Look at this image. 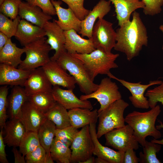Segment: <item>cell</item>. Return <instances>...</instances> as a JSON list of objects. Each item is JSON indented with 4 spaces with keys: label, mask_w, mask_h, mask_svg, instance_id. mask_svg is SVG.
Segmentation results:
<instances>
[{
    "label": "cell",
    "mask_w": 163,
    "mask_h": 163,
    "mask_svg": "<svg viewBox=\"0 0 163 163\" xmlns=\"http://www.w3.org/2000/svg\"><path fill=\"white\" fill-rule=\"evenodd\" d=\"M159 29L160 30H161L163 33V24L161 25L159 27ZM162 50H163V45L162 47Z\"/></svg>",
    "instance_id": "51"
},
{
    "label": "cell",
    "mask_w": 163,
    "mask_h": 163,
    "mask_svg": "<svg viewBox=\"0 0 163 163\" xmlns=\"http://www.w3.org/2000/svg\"><path fill=\"white\" fill-rule=\"evenodd\" d=\"M67 4L76 16L81 21L88 15L90 10L84 6V0H60Z\"/></svg>",
    "instance_id": "40"
},
{
    "label": "cell",
    "mask_w": 163,
    "mask_h": 163,
    "mask_svg": "<svg viewBox=\"0 0 163 163\" xmlns=\"http://www.w3.org/2000/svg\"><path fill=\"white\" fill-rule=\"evenodd\" d=\"M78 108L69 110V115L71 125L77 129L91 123H96L98 118L97 110Z\"/></svg>",
    "instance_id": "26"
},
{
    "label": "cell",
    "mask_w": 163,
    "mask_h": 163,
    "mask_svg": "<svg viewBox=\"0 0 163 163\" xmlns=\"http://www.w3.org/2000/svg\"><path fill=\"white\" fill-rule=\"evenodd\" d=\"M158 122L160 124L156 126V127L158 130H160L161 129H163V123L160 120H158ZM151 141L155 143L160 144L161 145H163V138L161 140H158L153 139L151 140Z\"/></svg>",
    "instance_id": "48"
},
{
    "label": "cell",
    "mask_w": 163,
    "mask_h": 163,
    "mask_svg": "<svg viewBox=\"0 0 163 163\" xmlns=\"http://www.w3.org/2000/svg\"><path fill=\"white\" fill-rule=\"evenodd\" d=\"M47 37L46 42L54 50L55 53L50 57L51 60L56 61L60 55L66 51L65 48V37L63 30L56 22L54 19L49 21L43 27Z\"/></svg>",
    "instance_id": "13"
},
{
    "label": "cell",
    "mask_w": 163,
    "mask_h": 163,
    "mask_svg": "<svg viewBox=\"0 0 163 163\" xmlns=\"http://www.w3.org/2000/svg\"><path fill=\"white\" fill-rule=\"evenodd\" d=\"M24 47L21 48L18 47L9 38L7 43L0 50V62L10 65L15 67H17L22 61L21 56L25 53Z\"/></svg>",
    "instance_id": "29"
},
{
    "label": "cell",
    "mask_w": 163,
    "mask_h": 163,
    "mask_svg": "<svg viewBox=\"0 0 163 163\" xmlns=\"http://www.w3.org/2000/svg\"><path fill=\"white\" fill-rule=\"evenodd\" d=\"M64 34L65 48L71 54L89 53L96 49L92 38L84 39L74 29L64 31Z\"/></svg>",
    "instance_id": "16"
},
{
    "label": "cell",
    "mask_w": 163,
    "mask_h": 163,
    "mask_svg": "<svg viewBox=\"0 0 163 163\" xmlns=\"http://www.w3.org/2000/svg\"><path fill=\"white\" fill-rule=\"evenodd\" d=\"M52 94L56 101L67 110L81 108L93 109L91 102L88 100H82L74 93L73 90L63 89L59 86H53Z\"/></svg>",
    "instance_id": "14"
},
{
    "label": "cell",
    "mask_w": 163,
    "mask_h": 163,
    "mask_svg": "<svg viewBox=\"0 0 163 163\" xmlns=\"http://www.w3.org/2000/svg\"><path fill=\"white\" fill-rule=\"evenodd\" d=\"M58 63L75 78L80 91L85 95L96 90L98 84L91 79L82 62L66 51L62 53L56 60Z\"/></svg>",
    "instance_id": "4"
},
{
    "label": "cell",
    "mask_w": 163,
    "mask_h": 163,
    "mask_svg": "<svg viewBox=\"0 0 163 163\" xmlns=\"http://www.w3.org/2000/svg\"><path fill=\"white\" fill-rule=\"evenodd\" d=\"M42 67L53 86H61L72 90L75 88V78L67 73L56 61L51 60Z\"/></svg>",
    "instance_id": "12"
},
{
    "label": "cell",
    "mask_w": 163,
    "mask_h": 163,
    "mask_svg": "<svg viewBox=\"0 0 163 163\" xmlns=\"http://www.w3.org/2000/svg\"><path fill=\"white\" fill-rule=\"evenodd\" d=\"M145 7L143 12L145 15L153 16L160 13L162 10L163 0H142Z\"/></svg>",
    "instance_id": "42"
},
{
    "label": "cell",
    "mask_w": 163,
    "mask_h": 163,
    "mask_svg": "<svg viewBox=\"0 0 163 163\" xmlns=\"http://www.w3.org/2000/svg\"><path fill=\"white\" fill-rule=\"evenodd\" d=\"M12 151L14 157L15 163H26L25 156L18 150L16 147H13Z\"/></svg>",
    "instance_id": "46"
},
{
    "label": "cell",
    "mask_w": 163,
    "mask_h": 163,
    "mask_svg": "<svg viewBox=\"0 0 163 163\" xmlns=\"http://www.w3.org/2000/svg\"><path fill=\"white\" fill-rule=\"evenodd\" d=\"M110 2L109 0H100L82 21L81 29L78 33L82 37L92 38V30L96 20L97 19L103 18L110 12L111 8Z\"/></svg>",
    "instance_id": "15"
},
{
    "label": "cell",
    "mask_w": 163,
    "mask_h": 163,
    "mask_svg": "<svg viewBox=\"0 0 163 163\" xmlns=\"http://www.w3.org/2000/svg\"><path fill=\"white\" fill-rule=\"evenodd\" d=\"M18 15L21 19L42 28L52 19L51 16L44 12L39 7L23 1L19 6Z\"/></svg>",
    "instance_id": "24"
},
{
    "label": "cell",
    "mask_w": 163,
    "mask_h": 163,
    "mask_svg": "<svg viewBox=\"0 0 163 163\" xmlns=\"http://www.w3.org/2000/svg\"><path fill=\"white\" fill-rule=\"evenodd\" d=\"M161 110L158 105L148 111L141 112L134 111L128 114L125 118V123L133 129L135 137L143 147L149 136L158 139L161 137V132L155 126V123Z\"/></svg>",
    "instance_id": "2"
},
{
    "label": "cell",
    "mask_w": 163,
    "mask_h": 163,
    "mask_svg": "<svg viewBox=\"0 0 163 163\" xmlns=\"http://www.w3.org/2000/svg\"><path fill=\"white\" fill-rule=\"evenodd\" d=\"M9 38L3 33L0 32V50L6 44Z\"/></svg>",
    "instance_id": "47"
},
{
    "label": "cell",
    "mask_w": 163,
    "mask_h": 163,
    "mask_svg": "<svg viewBox=\"0 0 163 163\" xmlns=\"http://www.w3.org/2000/svg\"><path fill=\"white\" fill-rule=\"evenodd\" d=\"M45 36L43 28L21 19L14 37L22 46H25Z\"/></svg>",
    "instance_id": "22"
},
{
    "label": "cell",
    "mask_w": 163,
    "mask_h": 163,
    "mask_svg": "<svg viewBox=\"0 0 163 163\" xmlns=\"http://www.w3.org/2000/svg\"><path fill=\"white\" fill-rule=\"evenodd\" d=\"M113 25L112 23L103 18L98 19L95 23L93 29L91 38L96 49L111 52L116 43L117 36Z\"/></svg>",
    "instance_id": "10"
},
{
    "label": "cell",
    "mask_w": 163,
    "mask_h": 163,
    "mask_svg": "<svg viewBox=\"0 0 163 163\" xmlns=\"http://www.w3.org/2000/svg\"><path fill=\"white\" fill-rule=\"evenodd\" d=\"M28 100L44 113L50 110L56 103L51 92H41L29 95Z\"/></svg>",
    "instance_id": "32"
},
{
    "label": "cell",
    "mask_w": 163,
    "mask_h": 163,
    "mask_svg": "<svg viewBox=\"0 0 163 163\" xmlns=\"http://www.w3.org/2000/svg\"><path fill=\"white\" fill-rule=\"evenodd\" d=\"M28 96L24 88L20 86H14L8 98V116L10 119L19 118L22 108Z\"/></svg>",
    "instance_id": "28"
},
{
    "label": "cell",
    "mask_w": 163,
    "mask_h": 163,
    "mask_svg": "<svg viewBox=\"0 0 163 163\" xmlns=\"http://www.w3.org/2000/svg\"><path fill=\"white\" fill-rule=\"evenodd\" d=\"M46 118L44 113L27 100L23 106L19 117L26 132H37Z\"/></svg>",
    "instance_id": "18"
},
{
    "label": "cell",
    "mask_w": 163,
    "mask_h": 163,
    "mask_svg": "<svg viewBox=\"0 0 163 163\" xmlns=\"http://www.w3.org/2000/svg\"><path fill=\"white\" fill-rule=\"evenodd\" d=\"M94 157L91 156L82 163H94Z\"/></svg>",
    "instance_id": "50"
},
{
    "label": "cell",
    "mask_w": 163,
    "mask_h": 163,
    "mask_svg": "<svg viewBox=\"0 0 163 163\" xmlns=\"http://www.w3.org/2000/svg\"><path fill=\"white\" fill-rule=\"evenodd\" d=\"M107 76L111 79L118 81L128 90L131 94V95L129 96V98L132 104L134 107L141 109H147L149 108L148 98L145 95V91L150 87L159 85L162 82L161 81L159 80L151 81L148 84H142L141 82L132 83L120 79L111 72Z\"/></svg>",
    "instance_id": "11"
},
{
    "label": "cell",
    "mask_w": 163,
    "mask_h": 163,
    "mask_svg": "<svg viewBox=\"0 0 163 163\" xmlns=\"http://www.w3.org/2000/svg\"><path fill=\"white\" fill-rule=\"evenodd\" d=\"M21 19L18 15L14 19H12L0 12V32L9 38L14 36Z\"/></svg>",
    "instance_id": "35"
},
{
    "label": "cell",
    "mask_w": 163,
    "mask_h": 163,
    "mask_svg": "<svg viewBox=\"0 0 163 163\" xmlns=\"http://www.w3.org/2000/svg\"><path fill=\"white\" fill-rule=\"evenodd\" d=\"M134 149L130 148L124 152L123 163H138L139 159L136 156Z\"/></svg>",
    "instance_id": "44"
},
{
    "label": "cell",
    "mask_w": 163,
    "mask_h": 163,
    "mask_svg": "<svg viewBox=\"0 0 163 163\" xmlns=\"http://www.w3.org/2000/svg\"><path fill=\"white\" fill-rule=\"evenodd\" d=\"M46 40L44 37L24 46L26 57L18 68L32 71L43 66L50 61L49 53L51 50Z\"/></svg>",
    "instance_id": "6"
},
{
    "label": "cell",
    "mask_w": 163,
    "mask_h": 163,
    "mask_svg": "<svg viewBox=\"0 0 163 163\" xmlns=\"http://www.w3.org/2000/svg\"><path fill=\"white\" fill-rule=\"evenodd\" d=\"M129 106V104L121 98L98 113L99 123L97 135L98 139L113 129L125 125L124 112Z\"/></svg>",
    "instance_id": "5"
},
{
    "label": "cell",
    "mask_w": 163,
    "mask_h": 163,
    "mask_svg": "<svg viewBox=\"0 0 163 163\" xmlns=\"http://www.w3.org/2000/svg\"><path fill=\"white\" fill-rule=\"evenodd\" d=\"M40 144L37 132H27L20 144L19 150L25 156L35 150Z\"/></svg>",
    "instance_id": "34"
},
{
    "label": "cell",
    "mask_w": 163,
    "mask_h": 163,
    "mask_svg": "<svg viewBox=\"0 0 163 163\" xmlns=\"http://www.w3.org/2000/svg\"><path fill=\"white\" fill-rule=\"evenodd\" d=\"M71 163H82L92 156L94 145L91 136L89 125L82 127L77 133L70 146Z\"/></svg>",
    "instance_id": "9"
},
{
    "label": "cell",
    "mask_w": 163,
    "mask_h": 163,
    "mask_svg": "<svg viewBox=\"0 0 163 163\" xmlns=\"http://www.w3.org/2000/svg\"><path fill=\"white\" fill-rule=\"evenodd\" d=\"M46 152L40 144L35 150L25 156L27 163H45Z\"/></svg>",
    "instance_id": "41"
},
{
    "label": "cell",
    "mask_w": 163,
    "mask_h": 163,
    "mask_svg": "<svg viewBox=\"0 0 163 163\" xmlns=\"http://www.w3.org/2000/svg\"><path fill=\"white\" fill-rule=\"evenodd\" d=\"M30 5L37 6L46 13L51 15L56 14L55 9L51 0H25Z\"/></svg>",
    "instance_id": "43"
},
{
    "label": "cell",
    "mask_w": 163,
    "mask_h": 163,
    "mask_svg": "<svg viewBox=\"0 0 163 163\" xmlns=\"http://www.w3.org/2000/svg\"><path fill=\"white\" fill-rule=\"evenodd\" d=\"M109 77L102 79L96 91L89 94L81 95L80 98L83 100L91 98L96 99L100 105L98 113L104 110L122 98L118 86Z\"/></svg>",
    "instance_id": "7"
},
{
    "label": "cell",
    "mask_w": 163,
    "mask_h": 163,
    "mask_svg": "<svg viewBox=\"0 0 163 163\" xmlns=\"http://www.w3.org/2000/svg\"><path fill=\"white\" fill-rule=\"evenodd\" d=\"M94 163H108V162L104 159L97 157L95 158Z\"/></svg>",
    "instance_id": "49"
},
{
    "label": "cell",
    "mask_w": 163,
    "mask_h": 163,
    "mask_svg": "<svg viewBox=\"0 0 163 163\" xmlns=\"http://www.w3.org/2000/svg\"><path fill=\"white\" fill-rule=\"evenodd\" d=\"M6 145L3 139V130L2 129L0 132V162L1 163H9L5 151Z\"/></svg>",
    "instance_id": "45"
},
{
    "label": "cell",
    "mask_w": 163,
    "mask_h": 163,
    "mask_svg": "<svg viewBox=\"0 0 163 163\" xmlns=\"http://www.w3.org/2000/svg\"><path fill=\"white\" fill-rule=\"evenodd\" d=\"M55 8L58 20L54 19L57 24L64 31L74 29L78 33L81 29L82 21L69 8H65L61 6V0H51Z\"/></svg>",
    "instance_id": "19"
},
{
    "label": "cell",
    "mask_w": 163,
    "mask_h": 163,
    "mask_svg": "<svg viewBox=\"0 0 163 163\" xmlns=\"http://www.w3.org/2000/svg\"><path fill=\"white\" fill-rule=\"evenodd\" d=\"M44 114L47 118L55 124L56 128L61 129L71 125L68 111L57 102Z\"/></svg>",
    "instance_id": "30"
},
{
    "label": "cell",
    "mask_w": 163,
    "mask_h": 163,
    "mask_svg": "<svg viewBox=\"0 0 163 163\" xmlns=\"http://www.w3.org/2000/svg\"><path fill=\"white\" fill-rule=\"evenodd\" d=\"M28 96L37 93L51 92L53 86L42 67L31 71L24 86Z\"/></svg>",
    "instance_id": "17"
},
{
    "label": "cell",
    "mask_w": 163,
    "mask_h": 163,
    "mask_svg": "<svg viewBox=\"0 0 163 163\" xmlns=\"http://www.w3.org/2000/svg\"><path fill=\"white\" fill-rule=\"evenodd\" d=\"M113 4L119 27L130 20L131 14L139 8L143 9L142 0H109Z\"/></svg>",
    "instance_id": "25"
},
{
    "label": "cell",
    "mask_w": 163,
    "mask_h": 163,
    "mask_svg": "<svg viewBox=\"0 0 163 163\" xmlns=\"http://www.w3.org/2000/svg\"><path fill=\"white\" fill-rule=\"evenodd\" d=\"M8 85H2L0 88V127L3 129L8 117L7 113L8 107Z\"/></svg>",
    "instance_id": "38"
},
{
    "label": "cell",
    "mask_w": 163,
    "mask_h": 163,
    "mask_svg": "<svg viewBox=\"0 0 163 163\" xmlns=\"http://www.w3.org/2000/svg\"><path fill=\"white\" fill-rule=\"evenodd\" d=\"M143 147V152L139 153V162L141 163H160L156 154L161 150V145L146 140Z\"/></svg>",
    "instance_id": "33"
},
{
    "label": "cell",
    "mask_w": 163,
    "mask_h": 163,
    "mask_svg": "<svg viewBox=\"0 0 163 163\" xmlns=\"http://www.w3.org/2000/svg\"><path fill=\"white\" fill-rule=\"evenodd\" d=\"M78 131V129L72 125L61 129L56 128L55 137L70 147Z\"/></svg>",
    "instance_id": "36"
},
{
    "label": "cell",
    "mask_w": 163,
    "mask_h": 163,
    "mask_svg": "<svg viewBox=\"0 0 163 163\" xmlns=\"http://www.w3.org/2000/svg\"><path fill=\"white\" fill-rule=\"evenodd\" d=\"M5 0H0V6L1 5Z\"/></svg>",
    "instance_id": "52"
},
{
    "label": "cell",
    "mask_w": 163,
    "mask_h": 163,
    "mask_svg": "<svg viewBox=\"0 0 163 163\" xmlns=\"http://www.w3.org/2000/svg\"><path fill=\"white\" fill-rule=\"evenodd\" d=\"M145 95L148 97L151 108L155 107L158 103L163 105V81L158 86L148 90Z\"/></svg>",
    "instance_id": "39"
},
{
    "label": "cell",
    "mask_w": 163,
    "mask_h": 163,
    "mask_svg": "<svg viewBox=\"0 0 163 163\" xmlns=\"http://www.w3.org/2000/svg\"><path fill=\"white\" fill-rule=\"evenodd\" d=\"M116 42L113 48L125 54L130 61L137 56L143 46H147L148 36L146 28L139 13H132V19L117 28Z\"/></svg>",
    "instance_id": "1"
},
{
    "label": "cell",
    "mask_w": 163,
    "mask_h": 163,
    "mask_svg": "<svg viewBox=\"0 0 163 163\" xmlns=\"http://www.w3.org/2000/svg\"><path fill=\"white\" fill-rule=\"evenodd\" d=\"M71 54L82 62L93 82L98 75H107L110 72V69L118 67L115 61L119 54L108 53L101 49H96L89 53Z\"/></svg>",
    "instance_id": "3"
},
{
    "label": "cell",
    "mask_w": 163,
    "mask_h": 163,
    "mask_svg": "<svg viewBox=\"0 0 163 163\" xmlns=\"http://www.w3.org/2000/svg\"><path fill=\"white\" fill-rule=\"evenodd\" d=\"M31 71L0 63V85L24 87Z\"/></svg>",
    "instance_id": "20"
},
{
    "label": "cell",
    "mask_w": 163,
    "mask_h": 163,
    "mask_svg": "<svg viewBox=\"0 0 163 163\" xmlns=\"http://www.w3.org/2000/svg\"><path fill=\"white\" fill-rule=\"evenodd\" d=\"M3 130L5 143L10 147H19L26 132L19 118L10 119L6 122Z\"/></svg>",
    "instance_id": "23"
},
{
    "label": "cell",
    "mask_w": 163,
    "mask_h": 163,
    "mask_svg": "<svg viewBox=\"0 0 163 163\" xmlns=\"http://www.w3.org/2000/svg\"><path fill=\"white\" fill-rule=\"evenodd\" d=\"M22 0H5L0 5V12L12 19L18 15L20 5Z\"/></svg>",
    "instance_id": "37"
},
{
    "label": "cell",
    "mask_w": 163,
    "mask_h": 163,
    "mask_svg": "<svg viewBox=\"0 0 163 163\" xmlns=\"http://www.w3.org/2000/svg\"><path fill=\"white\" fill-rule=\"evenodd\" d=\"M104 135L105 144L118 151L125 152L130 148L135 150L139 149V143L135 137L133 130L128 124L113 129Z\"/></svg>",
    "instance_id": "8"
},
{
    "label": "cell",
    "mask_w": 163,
    "mask_h": 163,
    "mask_svg": "<svg viewBox=\"0 0 163 163\" xmlns=\"http://www.w3.org/2000/svg\"><path fill=\"white\" fill-rule=\"evenodd\" d=\"M50 152L53 161L60 163H70L72 151L67 146L55 137Z\"/></svg>",
    "instance_id": "31"
},
{
    "label": "cell",
    "mask_w": 163,
    "mask_h": 163,
    "mask_svg": "<svg viewBox=\"0 0 163 163\" xmlns=\"http://www.w3.org/2000/svg\"><path fill=\"white\" fill-rule=\"evenodd\" d=\"M96 123L89 125L90 134L94 145L93 154L107 161L108 163H123L124 152L116 151L102 145L97 136Z\"/></svg>",
    "instance_id": "21"
},
{
    "label": "cell",
    "mask_w": 163,
    "mask_h": 163,
    "mask_svg": "<svg viewBox=\"0 0 163 163\" xmlns=\"http://www.w3.org/2000/svg\"><path fill=\"white\" fill-rule=\"evenodd\" d=\"M56 128L55 124L46 118L37 131L40 144L46 152L45 163H54L51 156L50 150L55 137Z\"/></svg>",
    "instance_id": "27"
}]
</instances>
